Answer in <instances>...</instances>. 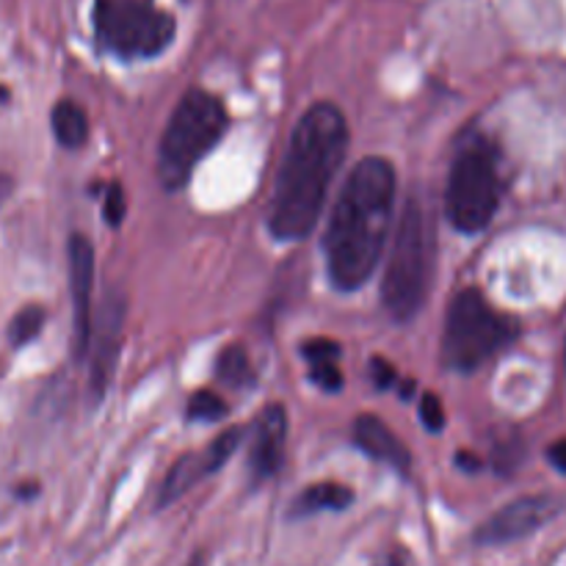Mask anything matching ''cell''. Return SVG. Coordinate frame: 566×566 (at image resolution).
Returning <instances> with one entry per match:
<instances>
[{
	"mask_svg": "<svg viewBox=\"0 0 566 566\" xmlns=\"http://www.w3.org/2000/svg\"><path fill=\"white\" fill-rule=\"evenodd\" d=\"M348 149V122L335 103H315L296 122L276 175L269 230L276 241H302L318 224L326 193Z\"/></svg>",
	"mask_w": 566,
	"mask_h": 566,
	"instance_id": "obj_1",
	"label": "cell"
},
{
	"mask_svg": "<svg viewBox=\"0 0 566 566\" xmlns=\"http://www.w3.org/2000/svg\"><path fill=\"white\" fill-rule=\"evenodd\" d=\"M396 208V169L387 158H363L343 182L326 227V271L337 291H359L374 276Z\"/></svg>",
	"mask_w": 566,
	"mask_h": 566,
	"instance_id": "obj_2",
	"label": "cell"
},
{
	"mask_svg": "<svg viewBox=\"0 0 566 566\" xmlns=\"http://www.w3.org/2000/svg\"><path fill=\"white\" fill-rule=\"evenodd\" d=\"M437 260L434 216L423 197L412 193L407 199L392 235L390 260L381 280V302L396 321L407 324L423 310L431 291Z\"/></svg>",
	"mask_w": 566,
	"mask_h": 566,
	"instance_id": "obj_3",
	"label": "cell"
},
{
	"mask_svg": "<svg viewBox=\"0 0 566 566\" xmlns=\"http://www.w3.org/2000/svg\"><path fill=\"white\" fill-rule=\"evenodd\" d=\"M230 116L224 103L205 88H191L177 103L158 149V180L166 191H180L199 160L221 142Z\"/></svg>",
	"mask_w": 566,
	"mask_h": 566,
	"instance_id": "obj_4",
	"label": "cell"
},
{
	"mask_svg": "<svg viewBox=\"0 0 566 566\" xmlns=\"http://www.w3.org/2000/svg\"><path fill=\"white\" fill-rule=\"evenodd\" d=\"M517 321L497 313L479 287H464L448 304L442 363L457 374H473L517 337Z\"/></svg>",
	"mask_w": 566,
	"mask_h": 566,
	"instance_id": "obj_5",
	"label": "cell"
},
{
	"mask_svg": "<svg viewBox=\"0 0 566 566\" xmlns=\"http://www.w3.org/2000/svg\"><path fill=\"white\" fill-rule=\"evenodd\" d=\"M501 158L490 138L473 136L459 147L446 186V216L459 232L475 235L492 224L501 205Z\"/></svg>",
	"mask_w": 566,
	"mask_h": 566,
	"instance_id": "obj_6",
	"label": "cell"
},
{
	"mask_svg": "<svg viewBox=\"0 0 566 566\" xmlns=\"http://www.w3.org/2000/svg\"><path fill=\"white\" fill-rule=\"evenodd\" d=\"M94 36L105 53L122 61L155 59L175 39V17L158 0H94Z\"/></svg>",
	"mask_w": 566,
	"mask_h": 566,
	"instance_id": "obj_7",
	"label": "cell"
},
{
	"mask_svg": "<svg viewBox=\"0 0 566 566\" xmlns=\"http://www.w3.org/2000/svg\"><path fill=\"white\" fill-rule=\"evenodd\" d=\"M558 512H562V501L553 495L520 497V501L497 509V512L475 531L473 542L481 547L512 545V542H520L525 539V536L536 534L539 528H545Z\"/></svg>",
	"mask_w": 566,
	"mask_h": 566,
	"instance_id": "obj_8",
	"label": "cell"
},
{
	"mask_svg": "<svg viewBox=\"0 0 566 566\" xmlns=\"http://www.w3.org/2000/svg\"><path fill=\"white\" fill-rule=\"evenodd\" d=\"M125 324V298L116 293H105V302L99 304L97 321L92 324V340H88V390L92 396L103 398L105 387L114 376L116 357H119V337Z\"/></svg>",
	"mask_w": 566,
	"mask_h": 566,
	"instance_id": "obj_9",
	"label": "cell"
},
{
	"mask_svg": "<svg viewBox=\"0 0 566 566\" xmlns=\"http://www.w3.org/2000/svg\"><path fill=\"white\" fill-rule=\"evenodd\" d=\"M243 440V429H230L221 437H216L208 448H202L199 453H188L182 457L175 468L166 475L164 486L158 492V509L171 506L175 501H180L191 486H197L199 481L208 479L210 473H216L219 468H224L227 459L238 451Z\"/></svg>",
	"mask_w": 566,
	"mask_h": 566,
	"instance_id": "obj_10",
	"label": "cell"
},
{
	"mask_svg": "<svg viewBox=\"0 0 566 566\" xmlns=\"http://www.w3.org/2000/svg\"><path fill=\"white\" fill-rule=\"evenodd\" d=\"M66 263H70L72 310H75V357L88 354L92 340V282H94V247L86 235L75 232L66 243Z\"/></svg>",
	"mask_w": 566,
	"mask_h": 566,
	"instance_id": "obj_11",
	"label": "cell"
},
{
	"mask_svg": "<svg viewBox=\"0 0 566 566\" xmlns=\"http://www.w3.org/2000/svg\"><path fill=\"white\" fill-rule=\"evenodd\" d=\"M287 442V412L280 403H271L254 423L252 446H249V475L254 484L274 479L285 459Z\"/></svg>",
	"mask_w": 566,
	"mask_h": 566,
	"instance_id": "obj_12",
	"label": "cell"
},
{
	"mask_svg": "<svg viewBox=\"0 0 566 566\" xmlns=\"http://www.w3.org/2000/svg\"><path fill=\"white\" fill-rule=\"evenodd\" d=\"M354 442H357L359 451L368 453L374 462L390 464L398 473H409V468H412V453H409V448L403 446V442L392 434L390 426L381 418H376V415L365 412L354 420Z\"/></svg>",
	"mask_w": 566,
	"mask_h": 566,
	"instance_id": "obj_13",
	"label": "cell"
},
{
	"mask_svg": "<svg viewBox=\"0 0 566 566\" xmlns=\"http://www.w3.org/2000/svg\"><path fill=\"white\" fill-rule=\"evenodd\" d=\"M354 503V492L348 486L337 484V481H321V484L307 486L302 495L293 501L291 520L313 517L321 512H346Z\"/></svg>",
	"mask_w": 566,
	"mask_h": 566,
	"instance_id": "obj_14",
	"label": "cell"
},
{
	"mask_svg": "<svg viewBox=\"0 0 566 566\" xmlns=\"http://www.w3.org/2000/svg\"><path fill=\"white\" fill-rule=\"evenodd\" d=\"M53 133H55V142L66 149H77L86 144L88 138V119L83 114L81 105L75 99H61L59 105L53 108Z\"/></svg>",
	"mask_w": 566,
	"mask_h": 566,
	"instance_id": "obj_15",
	"label": "cell"
},
{
	"mask_svg": "<svg viewBox=\"0 0 566 566\" xmlns=\"http://www.w3.org/2000/svg\"><path fill=\"white\" fill-rule=\"evenodd\" d=\"M216 376L224 381L227 387H249L254 381L252 363H249V354L243 346H227L221 352L219 363H216Z\"/></svg>",
	"mask_w": 566,
	"mask_h": 566,
	"instance_id": "obj_16",
	"label": "cell"
},
{
	"mask_svg": "<svg viewBox=\"0 0 566 566\" xmlns=\"http://www.w3.org/2000/svg\"><path fill=\"white\" fill-rule=\"evenodd\" d=\"M42 324H44L42 307H36V304H28V307H22L20 313L14 315V321L9 324L11 346L20 348V346H25V343H31L33 337L42 332Z\"/></svg>",
	"mask_w": 566,
	"mask_h": 566,
	"instance_id": "obj_17",
	"label": "cell"
},
{
	"mask_svg": "<svg viewBox=\"0 0 566 566\" xmlns=\"http://www.w3.org/2000/svg\"><path fill=\"white\" fill-rule=\"evenodd\" d=\"M227 415V401L213 390L193 392L188 401V420H199V423H216Z\"/></svg>",
	"mask_w": 566,
	"mask_h": 566,
	"instance_id": "obj_18",
	"label": "cell"
},
{
	"mask_svg": "<svg viewBox=\"0 0 566 566\" xmlns=\"http://www.w3.org/2000/svg\"><path fill=\"white\" fill-rule=\"evenodd\" d=\"M310 381L324 392H337L343 387V374L337 363H315L310 365Z\"/></svg>",
	"mask_w": 566,
	"mask_h": 566,
	"instance_id": "obj_19",
	"label": "cell"
},
{
	"mask_svg": "<svg viewBox=\"0 0 566 566\" xmlns=\"http://www.w3.org/2000/svg\"><path fill=\"white\" fill-rule=\"evenodd\" d=\"M302 354L307 357L310 365L315 363H337L340 359V346L335 340H326V337H315L302 346Z\"/></svg>",
	"mask_w": 566,
	"mask_h": 566,
	"instance_id": "obj_20",
	"label": "cell"
},
{
	"mask_svg": "<svg viewBox=\"0 0 566 566\" xmlns=\"http://www.w3.org/2000/svg\"><path fill=\"white\" fill-rule=\"evenodd\" d=\"M420 420H423V426L429 431L446 429V409H442V401L434 392H423L420 396Z\"/></svg>",
	"mask_w": 566,
	"mask_h": 566,
	"instance_id": "obj_21",
	"label": "cell"
},
{
	"mask_svg": "<svg viewBox=\"0 0 566 566\" xmlns=\"http://www.w3.org/2000/svg\"><path fill=\"white\" fill-rule=\"evenodd\" d=\"M125 191H122L119 182H111L108 191H105V202H103V216L111 227H119L122 219H125Z\"/></svg>",
	"mask_w": 566,
	"mask_h": 566,
	"instance_id": "obj_22",
	"label": "cell"
},
{
	"mask_svg": "<svg viewBox=\"0 0 566 566\" xmlns=\"http://www.w3.org/2000/svg\"><path fill=\"white\" fill-rule=\"evenodd\" d=\"M370 379H374V385L379 387V390H387V387L396 385V368H392L390 363H385L381 357H376L374 363H370Z\"/></svg>",
	"mask_w": 566,
	"mask_h": 566,
	"instance_id": "obj_23",
	"label": "cell"
},
{
	"mask_svg": "<svg viewBox=\"0 0 566 566\" xmlns=\"http://www.w3.org/2000/svg\"><path fill=\"white\" fill-rule=\"evenodd\" d=\"M547 459H551L553 468L562 470V473H566V440L553 442L551 451H547Z\"/></svg>",
	"mask_w": 566,
	"mask_h": 566,
	"instance_id": "obj_24",
	"label": "cell"
},
{
	"mask_svg": "<svg viewBox=\"0 0 566 566\" xmlns=\"http://www.w3.org/2000/svg\"><path fill=\"white\" fill-rule=\"evenodd\" d=\"M457 462H459V468L470 470V473H473V470H481V459L470 457V453H459V457H457Z\"/></svg>",
	"mask_w": 566,
	"mask_h": 566,
	"instance_id": "obj_25",
	"label": "cell"
},
{
	"mask_svg": "<svg viewBox=\"0 0 566 566\" xmlns=\"http://www.w3.org/2000/svg\"><path fill=\"white\" fill-rule=\"evenodd\" d=\"M376 566H409V564H407V556L396 551V553H390V556L381 558V562L376 564Z\"/></svg>",
	"mask_w": 566,
	"mask_h": 566,
	"instance_id": "obj_26",
	"label": "cell"
}]
</instances>
